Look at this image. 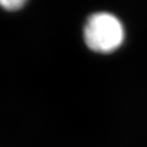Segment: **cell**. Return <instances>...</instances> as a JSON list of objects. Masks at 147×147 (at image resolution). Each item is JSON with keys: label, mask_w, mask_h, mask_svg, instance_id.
Masks as SVG:
<instances>
[{"label": "cell", "mask_w": 147, "mask_h": 147, "mask_svg": "<svg viewBox=\"0 0 147 147\" xmlns=\"http://www.w3.org/2000/svg\"><path fill=\"white\" fill-rule=\"evenodd\" d=\"M25 4L23 0H1L0 5L6 9H18Z\"/></svg>", "instance_id": "cell-2"}, {"label": "cell", "mask_w": 147, "mask_h": 147, "mask_svg": "<svg viewBox=\"0 0 147 147\" xmlns=\"http://www.w3.org/2000/svg\"><path fill=\"white\" fill-rule=\"evenodd\" d=\"M124 27L119 18L109 12H96L88 18L84 37L89 48L98 52H110L124 41Z\"/></svg>", "instance_id": "cell-1"}]
</instances>
